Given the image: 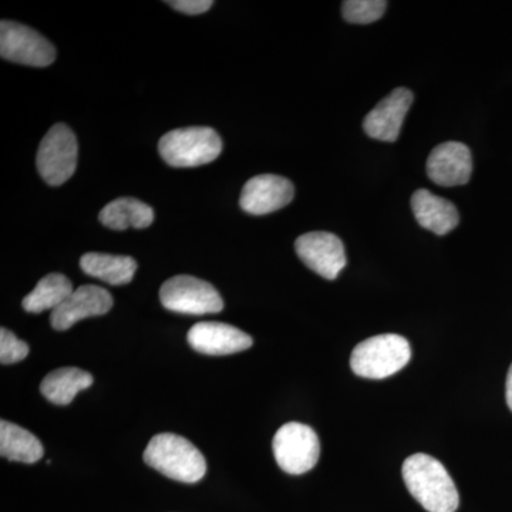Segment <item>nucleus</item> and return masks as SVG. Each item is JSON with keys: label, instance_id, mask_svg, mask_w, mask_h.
<instances>
[{"label": "nucleus", "instance_id": "f257e3e1", "mask_svg": "<svg viewBox=\"0 0 512 512\" xmlns=\"http://www.w3.org/2000/svg\"><path fill=\"white\" fill-rule=\"evenodd\" d=\"M407 490L429 512H456L460 495L446 467L429 454H413L404 461Z\"/></svg>", "mask_w": 512, "mask_h": 512}, {"label": "nucleus", "instance_id": "f03ea898", "mask_svg": "<svg viewBox=\"0 0 512 512\" xmlns=\"http://www.w3.org/2000/svg\"><path fill=\"white\" fill-rule=\"evenodd\" d=\"M144 461L158 473L185 484H195L207 473V461L190 440L173 433L157 434L150 440Z\"/></svg>", "mask_w": 512, "mask_h": 512}, {"label": "nucleus", "instance_id": "7ed1b4c3", "mask_svg": "<svg viewBox=\"0 0 512 512\" xmlns=\"http://www.w3.org/2000/svg\"><path fill=\"white\" fill-rule=\"evenodd\" d=\"M412 349L400 335L373 336L356 346L350 357L353 373L365 379L382 380L407 366Z\"/></svg>", "mask_w": 512, "mask_h": 512}, {"label": "nucleus", "instance_id": "20e7f679", "mask_svg": "<svg viewBox=\"0 0 512 512\" xmlns=\"http://www.w3.org/2000/svg\"><path fill=\"white\" fill-rule=\"evenodd\" d=\"M158 151L171 167H200L220 157L222 140L210 127L178 128L161 137Z\"/></svg>", "mask_w": 512, "mask_h": 512}, {"label": "nucleus", "instance_id": "39448f33", "mask_svg": "<svg viewBox=\"0 0 512 512\" xmlns=\"http://www.w3.org/2000/svg\"><path fill=\"white\" fill-rule=\"evenodd\" d=\"M272 448L278 466L292 476L308 473L318 464V434L306 424L292 421L282 426L276 431Z\"/></svg>", "mask_w": 512, "mask_h": 512}, {"label": "nucleus", "instance_id": "423d86ee", "mask_svg": "<svg viewBox=\"0 0 512 512\" xmlns=\"http://www.w3.org/2000/svg\"><path fill=\"white\" fill-rule=\"evenodd\" d=\"M160 299L165 309L183 315H210L224 309V301L217 289L190 275H178L165 281Z\"/></svg>", "mask_w": 512, "mask_h": 512}, {"label": "nucleus", "instance_id": "0eeeda50", "mask_svg": "<svg viewBox=\"0 0 512 512\" xmlns=\"http://www.w3.org/2000/svg\"><path fill=\"white\" fill-rule=\"evenodd\" d=\"M76 136L66 124H56L47 131L37 151V171L52 187L62 185L74 174L77 167Z\"/></svg>", "mask_w": 512, "mask_h": 512}, {"label": "nucleus", "instance_id": "6e6552de", "mask_svg": "<svg viewBox=\"0 0 512 512\" xmlns=\"http://www.w3.org/2000/svg\"><path fill=\"white\" fill-rule=\"evenodd\" d=\"M0 56L9 62L32 67L50 66L56 49L45 36L18 22L0 23Z\"/></svg>", "mask_w": 512, "mask_h": 512}, {"label": "nucleus", "instance_id": "1a4fd4ad", "mask_svg": "<svg viewBox=\"0 0 512 512\" xmlns=\"http://www.w3.org/2000/svg\"><path fill=\"white\" fill-rule=\"evenodd\" d=\"M295 251L303 264L328 281L338 278L348 264L345 245L330 232H308L302 235L296 239Z\"/></svg>", "mask_w": 512, "mask_h": 512}, {"label": "nucleus", "instance_id": "9d476101", "mask_svg": "<svg viewBox=\"0 0 512 512\" xmlns=\"http://www.w3.org/2000/svg\"><path fill=\"white\" fill-rule=\"evenodd\" d=\"M295 195L291 181L281 175L262 174L252 177L242 188V210L252 215H266L291 204Z\"/></svg>", "mask_w": 512, "mask_h": 512}, {"label": "nucleus", "instance_id": "9b49d317", "mask_svg": "<svg viewBox=\"0 0 512 512\" xmlns=\"http://www.w3.org/2000/svg\"><path fill=\"white\" fill-rule=\"evenodd\" d=\"M473 157L470 148L458 141H447L431 151L427 160V175L440 187H457L470 181Z\"/></svg>", "mask_w": 512, "mask_h": 512}, {"label": "nucleus", "instance_id": "f8f14e48", "mask_svg": "<svg viewBox=\"0 0 512 512\" xmlns=\"http://www.w3.org/2000/svg\"><path fill=\"white\" fill-rule=\"evenodd\" d=\"M413 100L414 94L404 87H399L384 97L363 121V130L367 136L386 143H394L399 138Z\"/></svg>", "mask_w": 512, "mask_h": 512}, {"label": "nucleus", "instance_id": "ddd939ff", "mask_svg": "<svg viewBox=\"0 0 512 512\" xmlns=\"http://www.w3.org/2000/svg\"><path fill=\"white\" fill-rule=\"evenodd\" d=\"M113 308V296L96 285H83L72 292L50 315V323L56 330H67L80 320L106 315Z\"/></svg>", "mask_w": 512, "mask_h": 512}, {"label": "nucleus", "instance_id": "4468645a", "mask_svg": "<svg viewBox=\"0 0 512 512\" xmlns=\"http://www.w3.org/2000/svg\"><path fill=\"white\" fill-rule=\"evenodd\" d=\"M187 340L192 349L211 356L244 352L254 343L241 329L220 322L197 323L188 332Z\"/></svg>", "mask_w": 512, "mask_h": 512}, {"label": "nucleus", "instance_id": "2eb2a0df", "mask_svg": "<svg viewBox=\"0 0 512 512\" xmlns=\"http://www.w3.org/2000/svg\"><path fill=\"white\" fill-rule=\"evenodd\" d=\"M414 217L421 227L436 235H446L460 222L456 205L446 198L437 197L429 190H417L412 197Z\"/></svg>", "mask_w": 512, "mask_h": 512}, {"label": "nucleus", "instance_id": "dca6fc26", "mask_svg": "<svg viewBox=\"0 0 512 512\" xmlns=\"http://www.w3.org/2000/svg\"><path fill=\"white\" fill-rule=\"evenodd\" d=\"M84 274L110 285H126L133 281L137 262L131 256L89 252L80 259Z\"/></svg>", "mask_w": 512, "mask_h": 512}, {"label": "nucleus", "instance_id": "f3484780", "mask_svg": "<svg viewBox=\"0 0 512 512\" xmlns=\"http://www.w3.org/2000/svg\"><path fill=\"white\" fill-rule=\"evenodd\" d=\"M94 382L89 372L77 367H63L49 373L40 384V392L57 406H67L82 390L89 389Z\"/></svg>", "mask_w": 512, "mask_h": 512}, {"label": "nucleus", "instance_id": "a211bd4d", "mask_svg": "<svg viewBox=\"0 0 512 512\" xmlns=\"http://www.w3.org/2000/svg\"><path fill=\"white\" fill-rule=\"evenodd\" d=\"M99 220L104 227L116 231L147 228L153 224L154 210L136 198H117L101 210Z\"/></svg>", "mask_w": 512, "mask_h": 512}, {"label": "nucleus", "instance_id": "6ab92c4d", "mask_svg": "<svg viewBox=\"0 0 512 512\" xmlns=\"http://www.w3.org/2000/svg\"><path fill=\"white\" fill-rule=\"evenodd\" d=\"M43 454L42 443L35 434L10 421H0V456L16 463L35 464Z\"/></svg>", "mask_w": 512, "mask_h": 512}, {"label": "nucleus", "instance_id": "aec40b11", "mask_svg": "<svg viewBox=\"0 0 512 512\" xmlns=\"http://www.w3.org/2000/svg\"><path fill=\"white\" fill-rule=\"evenodd\" d=\"M74 291L72 282L62 274H50L37 282L36 288L23 299L26 312L42 313L56 311Z\"/></svg>", "mask_w": 512, "mask_h": 512}, {"label": "nucleus", "instance_id": "412c9836", "mask_svg": "<svg viewBox=\"0 0 512 512\" xmlns=\"http://www.w3.org/2000/svg\"><path fill=\"white\" fill-rule=\"evenodd\" d=\"M384 0H346L342 3L343 18L356 25H369L382 18L386 12Z\"/></svg>", "mask_w": 512, "mask_h": 512}, {"label": "nucleus", "instance_id": "4be33fe9", "mask_svg": "<svg viewBox=\"0 0 512 512\" xmlns=\"http://www.w3.org/2000/svg\"><path fill=\"white\" fill-rule=\"evenodd\" d=\"M29 352L28 343L18 339V336L10 332L9 329H0V363L2 365L22 362L28 357Z\"/></svg>", "mask_w": 512, "mask_h": 512}, {"label": "nucleus", "instance_id": "5701e85b", "mask_svg": "<svg viewBox=\"0 0 512 512\" xmlns=\"http://www.w3.org/2000/svg\"><path fill=\"white\" fill-rule=\"evenodd\" d=\"M173 6L175 10L187 13V15H201L212 8L214 2L212 0H175V2H167Z\"/></svg>", "mask_w": 512, "mask_h": 512}, {"label": "nucleus", "instance_id": "b1692460", "mask_svg": "<svg viewBox=\"0 0 512 512\" xmlns=\"http://www.w3.org/2000/svg\"><path fill=\"white\" fill-rule=\"evenodd\" d=\"M505 397H507V404L512 412V365L508 370L507 384H505Z\"/></svg>", "mask_w": 512, "mask_h": 512}]
</instances>
